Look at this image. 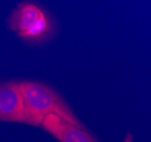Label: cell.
Masks as SVG:
<instances>
[{
  "label": "cell",
  "instance_id": "277c9868",
  "mask_svg": "<svg viewBox=\"0 0 151 142\" xmlns=\"http://www.w3.org/2000/svg\"><path fill=\"white\" fill-rule=\"evenodd\" d=\"M41 126L60 142H97L95 136L85 128H78L54 114L46 115Z\"/></svg>",
  "mask_w": 151,
  "mask_h": 142
},
{
  "label": "cell",
  "instance_id": "5b68a950",
  "mask_svg": "<svg viewBox=\"0 0 151 142\" xmlns=\"http://www.w3.org/2000/svg\"><path fill=\"white\" fill-rule=\"evenodd\" d=\"M124 142H133V136L131 133H127L125 136V139H124Z\"/></svg>",
  "mask_w": 151,
  "mask_h": 142
},
{
  "label": "cell",
  "instance_id": "6da1fadb",
  "mask_svg": "<svg viewBox=\"0 0 151 142\" xmlns=\"http://www.w3.org/2000/svg\"><path fill=\"white\" fill-rule=\"evenodd\" d=\"M18 87L24 102L26 123L41 126L46 115L54 114L78 128H85L60 95L49 86L35 81H22Z\"/></svg>",
  "mask_w": 151,
  "mask_h": 142
},
{
  "label": "cell",
  "instance_id": "3957f363",
  "mask_svg": "<svg viewBox=\"0 0 151 142\" xmlns=\"http://www.w3.org/2000/svg\"><path fill=\"white\" fill-rule=\"evenodd\" d=\"M0 121L26 123L25 107L18 82L0 85Z\"/></svg>",
  "mask_w": 151,
  "mask_h": 142
},
{
  "label": "cell",
  "instance_id": "7a4b0ae2",
  "mask_svg": "<svg viewBox=\"0 0 151 142\" xmlns=\"http://www.w3.org/2000/svg\"><path fill=\"white\" fill-rule=\"evenodd\" d=\"M8 26L23 40L34 43L43 42L54 32L47 14L32 2H22L8 18Z\"/></svg>",
  "mask_w": 151,
  "mask_h": 142
}]
</instances>
